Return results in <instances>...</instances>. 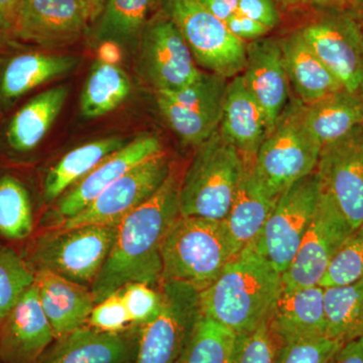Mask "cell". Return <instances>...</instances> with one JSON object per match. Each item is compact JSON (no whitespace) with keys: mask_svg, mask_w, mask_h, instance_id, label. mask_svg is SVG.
Here are the masks:
<instances>
[{"mask_svg":"<svg viewBox=\"0 0 363 363\" xmlns=\"http://www.w3.org/2000/svg\"><path fill=\"white\" fill-rule=\"evenodd\" d=\"M135 52L136 72L155 92L180 90L202 72L179 28L160 9L145 23Z\"/></svg>","mask_w":363,"mask_h":363,"instance_id":"obj_9","label":"cell"},{"mask_svg":"<svg viewBox=\"0 0 363 363\" xmlns=\"http://www.w3.org/2000/svg\"><path fill=\"white\" fill-rule=\"evenodd\" d=\"M322 191L323 185L317 171L286 189L253 243L255 250L281 274L292 264L316 211Z\"/></svg>","mask_w":363,"mask_h":363,"instance_id":"obj_8","label":"cell"},{"mask_svg":"<svg viewBox=\"0 0 363 363\" xmlns=\"http://www.w3.org/2000/svg\"><path fill=\"white\" fill-rule=\"evenodd\" d=\"M118 225L45 229L21 247L33 274L49 271L81 285L94 283L116 240Z\"/></svg>","mask_w":363,"mask_h":363,"instance_id":"obj_4","label":"cell"},{"mask_svg":"<svg viewBox=\"0 0 363 363\" xmlns=\"http://www.w3.org/2000/svg\"><path fill=\"white\" fill-rule=\"evenodd\" d=\"M35 284L56 340L87 324L96 304L91 289L49 271L35 272Z\"/></svg>","mask_w":363,"mask_h":363,"instance_id":"obj_24","label":"cell"},{"mask_svg":"<svg viewBox=\"0 0 363 363\" xmlns=\"http://www.w3.org/2000/svg\"><path fill=\"white\" fill-rule=\"evenodd\" d=\"M354 229L324 190L292 264L283 274L284 291L318 286L334 255Z\"/></svg>","mask_w":363,"mask_h":363,"instance_id":"obj_14","label":"cell"},{"mask_svg":"<svg viewBox=\"0 0 363 363\" xmlns=\"http://www.w3.org/2000/svg\"><path fill=\"white\" fill-rule=\"evenodd\" d=\"M162 152L161 140L156 135H143L130 140L57 200L56 206L43 217L44 228H54L78 214L124 174Z\"/></svg>","mask_w":363,"mask_h":363,"instance_id":"obj_17","label":"cell"},{"mask_svg":"<svg viewBox=\"0 0 363 363\" xmlns=\"http://www.w3.org/2000/svg\"><path fill=\"white\" fill-rule=\"evenodd\" d=\"M130 78L121 67L97 60L89 72L82 93V116L95 118L117 108L130 94Z\"/></svg>","mask_w":363,"mask_h":363,"instance_id":"obj_33","label":"cell"},{"mask_svg":"<svg viewBox=\"0 0 363 363\" xmlns=\"http://www.w3.org/2000/svg\"><path fill=\"white\" fill-rule=\"evenodd\" d=\"M87 324L97 330L118 333L133 326L130 315L118 291L96 303Z\"/></svg>","mask_w":363,"mask_h":363,"instance_id":"obj_40","label":"cell"},{"mask_svg":"<svg viewBox=\"0 0 363 363\" xmlns=\"http://www.w3.org/2000/svg\"><path fill=\"white\" fill-rule=\"evenodd\" d=\"M142 327L123 332L97 330L88 324L57 339L38 363H133Z\"/></svg>","mask_w":363,"mask_h":363,"instance_id":"obj_19","label":"cell"},{"mask_svg":"<svg viewBox=\"0 0 363 363\" xmlns=\"http://www.w3.org/2000/svg\"><path fill=\"white\" fill-rule=\"evenodd\" d=\"M236 334L201 314L178 363H231Z\"/></svg>","mask_w":363,"mask_h":363,"instance_id":"obj_34","label":"cell"},{"mask_svg":"<svg viewBox=\"0 0 363 363\" xmlns=\"http://www.w3.org/2000/svg\"><path fill=\"white\" fill-rule=\"evenodd\" d=\"M98 55H99L100 61L116 65L121 61V48L114 43H101Z\"/></svg>","mask_w":363,"mask_h":363,"instance_id":"obj_46","label":"cell"},{"mask_svg":"<svg viewBox=\"0 0 363 363\" xmlns=\"http://www.w3.org/2000/svg\"><path fill=\"white\" fill-rule=\"evenodd\" d=\"M159 6L160 0H108L96 21L95 40L135 52L145 23Z\"/></svg>","mask_w":363,"mask_h":363,"instance_id":"obj_29","label":"cell"},{"mask_svg":"<svg viewBox=\"0 0 363 363\" xmlns=\"http://www.w3.org/2000/svg\"><path fill=\"white\" fill-rule=\"evenodd\" d=\"M54 341L33 283L0 321V362L38 363Z\"/></svg>","mask_w":363,"mask_h":363,"instance_id":"obj_18","label":"cell"},{"mask_svg":"<svg viewBox=\"0 0 363 363\" xmlns=\"http://www.w3.org/2000/svg\"><path fill=\"white\" fill-rule=\"evenodd\" d=\"M130 142L121 136H111L72 150L45 173L43 181V199L45 204L58 200L100 162Z\"/></svg>","mask_w":363,"mask_h":363,"instance_id":"obj_28","label":"cell"},{"mask_svg":"<svg viewBox=\"0 0 363 363\" xmlns=\"http://www.w3.org/2000/svg\"><path fill=\"white\" fill-rule=\"evenodd\" d=\"M159 9L179 28L198 66L229 80L245 70L247 43L198 0H160Z\"/></svg>","mask_w":363,"mask_h":363,"instance_id":"obj_7","label":"cell"},{"mask_svg":"<svg viewBox=\"0 0 363 363\" xmlns=\"http://www.w3.org/2000/svg\"><path fill=\"white\" fill-rule=\"evenodd\" d=\"M298 2H303V4H312L313 0H298Z\"/></svg>","mask_w":363,"mask_h":363,"instance_id":"obj_50","label":"cell"},{"mask_svg":"<svg viewBox=\"0 0 363 363\" xmlns=\"http://www.w3.org/2000/svg\"><path fill=\"white\" fill-rule=\"evenodd\" d=\"M269 327L279 344L326 336L324 288L283 291Z\"/></svg>","mask_w":363,"mask_h":363,"instance_id":"obj_26","label":"cell"},{"mask_svg":"<svg viewBox=\"0 0 363 363\" xmlns=\"http://www.w3.org/2000/svg\"><path fill=\"white\" fill-rule=\"evenodd\" d=\"M247 162L217 130L196 147L181 181L180 215L221 221L228 214Z\"/></svg>","mask_w":363,"mask_h":363,"instance_id":"obj_3","label":"cell"},{"mask_svg":"<svg viewBox=\"0 0 363 363\" xmlns=\"http://www.w3.org/2000/svg\"><path fill=\"white\" fill-rule=\"evenodd\" d=\"M298 30L344 89L363 100V40L350 13L318 11Z\"/></svg>","mask_w":363,"mask_h":363,"instance_id":"obj_12","label":"cell"},{"mask_svg":"<svg viewBox=\"0 0 363 363\" xmlns=\"http://www.w3.org/2000/svg\"><path fill=\"white\" fill-rule=\"evenodd\" d=\"M238 1L240 0H198L210 13L224 23L236 13Z\"/></svg>","mask_w":363,"mask_h":363,"instance_id":"obj_45","label":"cell"},{"mask_svg":"<svg viewBox=\"0 0 363 363\" xmlns=\"http://www.w3.org/2000/svg\"><path fill=\"white\" fill-rule=\"evenodd\" d=\"M343 345L327 336L279 344L276 363H330Z\"/></svg>","mask_w":363,"mask_h":363,"instance_id":"obj_38","label":"cell"},{"mask_svg":"<svg viewBox=\"0 0 363 363\" xmlns=\"http://www.w3.org/2000/svg\"><path fill=\"white\" fill-rule=\"evenodd\" d=\"M324 190L331 196L353 229L363 223V125L323 145L316 169Z\"/></svg>","mask_w":363,"mask_h":363,"instance_id":"obj_16","label":"cell"},{"mask_svg":"<svg viewBox=\"0 0 363 363\" xmlns=\"http://www.w3.org/2000/svg\"><path fill=\"white\" fill-rule=\"evenodd\" d=\"M330 363H363V335L344 344Z\"/></svg>","mask_w":363,"mask_h":363,"instance_id":"obj_44","label":"cell"},{"mask_svg":"<svg viewBox=\"0 0 363 363\" xmlns=\"http://www.w3.org/2000/svg\"><path fill=\"white\" fill-rule=\"evenodd\" d=\"M33 283L35 274L20 250L0 242V321Z\"/></svg>","mask_w":363,"mask_h":363,"instance_id":"obj_35","label":"cell"},{"mask_svg":"<svg viewBox=\"0 0 363 363\" xmlns=\"http://www.w3.org/2000/svg\"><path fill=\"white\" fill-rule=\"evenodd\" d=\"M305 118L313 135L323 147L363 125V100L340 90L305 105Z\"/></svg>","mask_w":363,"mask_h":363,"instance_id":"obj_30","label":"cell"},{"mask_svg":"<svg viewBox=\"0 0 363 363\" xmlns=\"http://www.w3.org/2000/svg\"><path fill=\"white\" fill-rule=\"evenodd\" d=\"M131 324L143 327L156 319L162 310V296L161 290L143 283H131L118 290Z\"/></svg>","mask_w":363,"mask_h":363,"instance_id":"obj_39","label":"cell"},{"mask_svg":"<svg viewBox=\"0 0 363 363\" xmlns=\"http://www.w3.org/2000/svg\"><path fill=\"white\" fill-rule=\"evenodd\" d=\"M321 145L306 123L305 105L288 102L252 164V172L269 195L278 198L294 183L316 171Z\"/></svg>","mask_w":363,"mask_h":363,"instance_id":"obj_6","label":"cell"},{"mask_svg":"<svg viewBox=\"0 0 363 363\" xmlns=\"http://www.w3.org/2000/svg\"><path fill=\"white\" fill-rule=\"evenodd\" d=\"M354 2L355 0H313L311 4L317 11H346Z\"/></svg>","mask_w":363,"mask_h":363,"instance_id":"obj_47","label":"cell"},{"mask_svg":"<svg viewBox=\"0 0 363 363\" xmlns=\"http://www.w3.org/2000/svg\"><path fill=\"white\" fill-rule=\"evenodd\" d=\"M162 310L142 327L133 363H178L201 316L200 292L182 281L161 284Z\"/></svg>","mask_w":363,"mask_h":363,"instance_id":"obj_10","label":"cell"},{"mask_svg":"<svg viewBox=\"0 0 363 363\" xmlns=\"http://www.w3.org/2000/svg\"><path fill=\"white\" fill-rule=\"evenodd\" d=\"M236 11L257 21L269 30L281 23V14L274 0H240Z\"/></svg>","mask_w":363,"mask_h":363,"instance_id":"obj_41","label":"cell"},{"mask_svg":"<svg viewBox=\"0 0 363 363\" xmlns=\"http://www.w3.org/2000/svg\"><path fill=\"white\" fill-rule=\"evenodd\" d=\"M68 94L67 86H57L30 98L13 112L2 130L6 156L16 159L35 152L61 113Z\"/></svg>","mask_w":363,"mask_h":363,"instance_id":"obj_22","label":"cell"},{"mask_svg":"<svg viewBox=\"0 0 363 363\" xmlns=\"http://www.w3.org/2000/svg\"><path fill=\"white\" fill-rule=\"evenodd\" d=\"M228 82L229 79L202 71L180 90L156 92L162 116L185 145L197 147L218 130Z\"/></svg>","mask_w":363,"mask_h":363,"instance_id":"obj_11","label":"cell"},{"mask_svg":"<svg viewBox=\"0 0 363 363\" xmlns=\"http://www.w3.org/2000/svg\"><path fill=\"white\" fill-rule=\"evenodd\" d=\"M346 11L350 13L351 18L357 23L363 40V0H355L352 6Z\"/></svg>","mask_w":363,"mask_h":363,"instance_id":"obj_49","label":"cell"},{"mask_svg":"<svg viewBox=\"0 0 363 363\" xmlns=\"http://www.w3.org/2000/svg\"><path fill=\"white\" fill-rule=\"evenodd\" d=\"M108 0H81L89 14L91 23H96Z\"/></svg>","mask_w":363,"mask_h":363,"instance_id":"obj_48","label":"cell"},{"mask_svg":"<svg viewBox=\"0 0 363 363\" xmlns=\"http://www.w3.org/2000/svg\"><path fill=\"white\" fill-rule=\"evenodd\" d=\"M240 75L264 111L269 133L291 99L279 39L264 37L247 43V65Z\"/></svg>","mask_w":363,"mask_h":363,"instance_id":"obj_20","label":"cell"},{"mask_svg":"<svg viewBox=\"0 0 363 363\" xmlns=\"http://www.w3.org/2000/svg\"><path fill=\"white\" fill-rule=\"evenodd\" d=\"M247 162L245 174L223 222L233 257L257 241L278 198L272 197Z\"/></svg>","mask_w":363,"mask_h":363,"instance_id":"obj_25","label":"cell"},{"mask_svg":"<svg viewBox=\"0 0 363 363\" xmlns=\"http://www.w3.org/2000/svg\"><path fill=\"white\" fill-rule=\"evenodd\" d=\"M161 255L162 283L182 281L199 292L211 285L234 257L222 220L182 215L169 227Z\"/></svg>","mask_w":363,"mask_h":363,"instance_id":"obj_5","label":"cell"},{"mask_svg":"<svg viewBox=\"0 0 363 363\" xmlns=\"http://www.w3.org/2000/svg\"><path fill=\"white\" fill-rule=\"evenodd\" d=\"M283 291L281 272L252 245L200 292V306L204 316L235 334L248 333L269 324Z\"/></svg>","mask_w":363,"mask_h":363,"instance_id":"obj_2","label":"cell"},{"mask_svg":"<svg viewBox=\"0 0 363 363\" xmlns=\"http://www.w3.org/2000/svg\"><path fill=\"white\" fill-rule=\"evenodd\" d=\"M182 179L176 169L147 201L119 223L116 240L91 286L95 303L131 283L162 284V245L180 215Z\"/></svg>","mask_w":363,"mask_h":363,"instance_id":"obj_1","label":"cell"},{"mask_svg":"<svg viewBox=\"0 0 363 363\" xmlns=\"http://www.w3.org/2000/svg\"><path fill=\"white\" fill-rule=\"evenodd\" d=\"M326 336L350 342L363 335V278L348 285L324 288Z\"/></svg>","mask_w":363,"mask_h":363,"instance_id":"obj_32","label":"cell"},{"mask_svg":"<svg viewBox=\"0 0 363 363\" xmlns=\"http://www.w3.org/2000/svg\"><path fill=\"white\" fill-rule=\"evenodd\" d=\"M20 0H0V49L13 43L11 33Z\"/></svg>","mask_w":363,"mask_h":363,"instance_id":"obj_43","label":"cell"},{"mask_svg":"<svg viewBox=\"0 0 363 363\" xmlns=\"http://www.w3.org/2000/svg\"><path fill=\"white\" fill-rule=\"evenodd\" d=\"M35 230V208L28 184L13 172H0V240L23 247Z\"/></svg>","mask_w":363,"mask_h":363,"instance_id":"obj_31","label":"cell"},{"mask_svg":"<svg viewBox=\"0 0 363 363\" xmlns=\"http://www.w3.org/2000/svg\"><path fill=\"white\" fill-rule=\"evenodd\" d=\"M218 130L245 162L255 161L269 133L264 111L241 75L229 80Z\"/></svg>","mask_w":363,"mask_h":363,"instance_id":"obj_23","label":"cell"},{"mask_svg":"<svg viewBox=\"0 0 363 363\" xmlns=\"http://www.w3.org/2000/svg\"><path fill=\"white\" fill-rule=\"evenodd\" d=\"M171 169V162L164 152L150 157L105 189L89 206L54 228L119 225L128 214L159 190Z\"/></svg>","mask_w":363,"mask_h":363,"instance_id":"obj_13","label":"cell"},{"mask_svg":"<svg viewBox=\"0 0 363 363\" xmlns=\"http://www.w3.org/2000/svg\"><path fill=\"white\" fill-rule=\"evenodd\" d=\"M90 25L81 0H20L11 40L26 47L58 49L79 42Z\"/></svg>","mask_w":363,"mask_h":363,"instance_id":"obj_15","label":"cell"},{"mask_svg":"<svg viewBox=\"0 0 363 363\" xmlns=\"http://www.w3.org/2000/svg\"><path fill=\"white\" fill-rule=\"evenodd\" d=\"M225 25L234 37L245 43L262 39L267 37L269 33V28L266 26L238 11L225 21Z\"/></svg>","mask_w":363,"mask_h":363,"instance_id":"obj_42","label":"cell"},{"mask_svg":"<svg viewBox=\"0 0 363 363\" xmlns=\"http://www.w3.org/2000/svg\"><path fill=\"white\" fill-rule=\"evenodd\" d=\"M279 347L269 324H264L255 331L236 334L231 363H276Z\"/></svg>","mask_w":363,"mask_h":363,"instance_id":"obj_37","label":"cell"},{"mask_svg":"<svg viewBox=\"0 0 363 363\" xmlns=\"http://www.w3.org/2000/svg\"><path fill=\"white\" fill-rule=\"evenodd\" d=\"M73 56L23 50L0 57V114L11 111L26 94L78 66Z\"/></svg>","mask_w":363,"mask_h":363,"instance_id":"obj_21","label":"cell"},{"mask_svg":"<svg viewBox=\"0 0 363 363\" xmlns=\"http://www.w3.org/2000/svg\"><path fill=\"white\" fill-rule=\"evenodd\" d=\"M279 40L289 82L297 95L296 98L303 104L308 106L344 89L338 79L313 52L300 30Z\"/></svg>","mask_w":363,"mask_h":363,"instance_id":"obj_27","label":"cell"},{"mask_svg":"<svg viewBox=\"0 0 363 363\" xmlns=\"http://www.w3.org/2000/svg\"><path fill=\"white\" fill-rule=\"evenodd\" d=\"M363 278V223L350 234L334 255L319 286L348 285Z\"/></svg>","mask_w":363,"mask_h":363,"instance_id":"obj_36","label":"cell"}]
</instances>
